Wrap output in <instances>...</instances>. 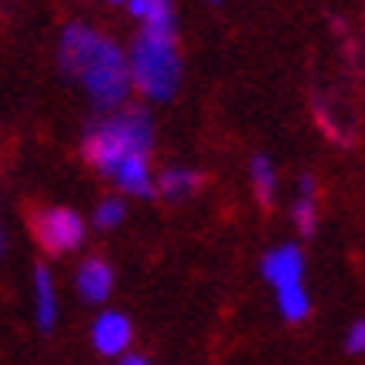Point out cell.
I'll list each match as a JSON object with an SVG mask.
<instances>
[{
  "instance_id": "11",
  "label": "cell",
  "mask_w": 365,
  "mask_h": 365,
  "mask_svg": "<svg viewBox=\"0 0 365 365\" xmlns=\"http://www.w3.org/2000/svg\"><path fill=\"white\" fill-rule=\"evenodd\" d=\"M198 188H201L198 171H191V168H168L165 175L158 178L155 191H161V195L171 201H181V198H188V195H195Z\"/></svg>"
},
{
  "instance_id": "3",
  "label": "cell",
  "mask_w": 365,
  "mask_h": 365,
  "mask_svg": "<svg viewBox=\"0 0 365 365\" xmlns=\"http://www.w3.org/2000/svg\"><path fill=\"white\" fill-rule=\"evenodd\" d=\"M151 141H155V124L148 111L131 108V111L108 118L84 138V158L101 175H111L128 155H148Z\"/></svg>"
},
{
  "instance_id": "1",
  "label": "cell",
  "mask_w": 365,
  "mask_h": 365,
  "mask_svg": "<svg viewBox=\"0 0 365 365\" xmlns=\"http://www.w3.org/2000/svg\"><path fill=\"white\" fill-rule=\"evenodd\" d=\"M57 64L64 74L78 78L91 101L101 108H118L131 94V71H128L124 51L88 24L64 27L61 47H57Z\"/></svg>"
},
{
  "instance_id": "10",
  "label": "cell",
  "mask_w": 365,
  "mask_h": 365,
  "mask_svg": "<svg viewBox=\"0 0 365 365\" xmlns=\"http://www.w3.org/2000/svg\"><path fill=\"white\" fill-rule=\"evenodd\" d=\"M128 11L144 21L148 31H175V11L171 0H128Z\"/></svg>"
},
{
  "instance_id": "7",
  "label": "cell",
  "mask_w": 365,
  "mask_h": 365,
  "mask_svg": "<svg viewBox=\"0 0 365 365\" xmlns=\"http://www.w3.org/2000/svg\"><path fill=\"white\" fill-rule=\"evenodd\" d=\"M111 178L118 181V188H121L124 195H134V198H155V178H151L148 155H128L121 165L111 171Z\"/></svg>"
},
{
  "instance_id": "14",
  "label": "cell",
  "mask_w": 365,
  "mask_h": 365,
  "mask_svg": "<svg viewBox=\"0 0 365 365\" xmlns=\"http://www.w3.org/2000/svg\"><path fill=\"white\" fill-rule=\"evenodd\" d=\"M252 181H255V191H258V201L268 208V205L275 201V168H272V161H268L265 155H255Z\"/></svg>"
},
{
  "instance_id": "4",
  "label": "cell",
  "mask_w": 365,
  "mask_h": 365,
  "mask_svg": "<svg viewBox=\"0 0 365 365\" xmlns=\"http://www.w3.org/2000/svg\"><path fill=\"white\" fill-rule=\"evenodd\" d=\"M34 238L51 255H67L84 242V218L71 208H44L34 215Z\"/></svg>"
},
{
  "instance_id": "13",
  "label": "cell",
  "mask_w": 365,
  "mask_h": 365,
  "mask_svg": "<svg viewBox=\"0 0 365 365\" xmlns=\"http://www.w3.org/2000/svg\"><path fill=\"white\" fill-rule=\"evenodd\" d=\"M278 309H282V315H285L288 322H305L309 319L312 299H309V292H305V285L282 288V292H278Z\"/></svg>"
},
{
  "instance_id": "6",
  "label": "cell",
  "mask_w": 365,
  "mask_h": 365,
  "mask_svg": "<svg viewBox=\"0 0 365 365\" xmlns=\"http://www.w3.org/2000/svg\"><path fill=\"white\" fill-rule=\"evenodd\" d=\"M131 322L124 319L121 312H104L98 315L94 322V329H91V342L98 349L101 355H124L128 352V345H131Z\"/></svg>"
},
{
  "instance_id": "5",
  "label": "cell",
  "mask_w": 365,
  "mask_h": 365,
  "mask_svg": "<svg viewBox=\"0 0 365 365\" xmlns=\"http://www.w3.org/2000/svg\"><path fill=\"white\" fill-rule=\"evenodd\" d=\"M262 275L275 285V292L282 288H295L302 285V275H305V258L295 245H282L275 252L265 255V262H262Z\"/></svg>"
},
{
  "instance_id": "2",
  "label": "cell",
  "mask_w": 365,
  "mask_h": 365,
  "mask_svg": "<svg viewBox=\"0 0 365 365\" xmlns=\"http://www.w3.org/2000/svg\"><path fill=\"white\" fill-rule=\"evenodd\" d=\"M131 88H138L151 101H171L181 84V51H178V31H148L138 34V41L128 57Z\"/></svg>"
},
{
  "instance_id": "8",
  "label": "cell",
  "mask_w": 365,
  "mask_h": 365,
  "mask_svg": "<svg viewBox=\"0 0 365 365\" xmlns=\"http://www.w3.org/2000/svg\"><path fill=\"white\" fill-rule=\"evenodd\" d=\"M78 295L84 302H91V305H98V302H104L108 295H111L114 288V272L111 265L104 262V258H88L84 265L78 268Z\"/></svg>"
},
{
  "instance_id": "18",
  "label": "cell",
  "mask_w": 365,
  "mask_h": 365,
  "mask_svg": "<svg viewBox=\"0 0 365 365\" xmlns=\"http://www.w3.org/2000/svg\"><path fill=\"white\" fill-rule=\"evenodd\" d=\"M4 245L7 242H4V225H0V252H4Z\"/></svg>"
},
{
  "instance_id": "16",
  "label": "cell",
  "mask_w": 365,
  "mask_h": 365,
  "mask_svg": "<svg viewBox=\"0 0 365 365\" xmlns=\"http://www.w3.org/2000/svg\"><path fill=\"white\" fill-rule=\"evenodd\" d=\"M345 349L352 355H362L365 352V322H355L352 329L345 332Z\"/></svg>"
},
{
  "instance_id": "17",
  "label": "cell",
  "mask_w": 365,
  "mask_h": 365,
  "mask_svg": "<svg viewBox=\"0 0 365 365\" xmlns=\"http://www.w3.org/2000/svg\"><path fill=\"white\" fill-rule=\"evenodd\" d=\"M121 365H148V362H144L141 355H124V362H121Z\"/></svg>"
},
{
  "instance_id": "19",
  "label": "cell",
  "mask_w": 365,
  "mask_h": 365,
  "mask_svg": "<svg viewBox=\"0 0 365 365\" xmlns=\"http://www.w3.org/2000/svg\"><path fill=\"white\" fill-rule=\"evenodd\" d=\"M111 4H128V0H111Z\"/></svg>"
},
{
  "instance_id": "9",
  "label": "cell",
  "mask_w": 365,
  "mask_h": 365,
  "mask_svg": "<svg viewBox=\"0 0 365 365\" xmlns=\"http://www.w3.org/2000/svg\"><path fill=\"white\" fill-rule=\"evenodd\" d=\"M34 312H37V325L51 332L57 322V295H54V278L44 265H37L34 272Z\"/></svg>"
},
{
  "instance_id": "12",
  "label": "cell",
  "mask_w": 365,
  "mask_h": 365,
  "mask_svg": "<svg viewBox=\"0 0 365 365\" xmlns=\"http://www.w3.org/2000/svg\"><path fill=\"white\" fill-rule=\"evenodd\" d=\"M315 215H319V208H315V181L305 175L302 178L299 201H295V208H292V218H295V225H299L302 235L315 232Z\"/></svg>"
},
{
  "instance_id": "15",
  "label": "cell",
  "mask_w": 365,
  "mask_h": 365,
  "mask_svg": "<svg viewBox=\"0 0 365 365\" xmlns=\"http://www.w3.org/2000/svg\"><path fill=\"white\" fill-rule=\"evenodd\" d=\"M124 222V201L121 198H104L94 211V225L98 228H118Z\"/></svg>"
}]
</instances>
